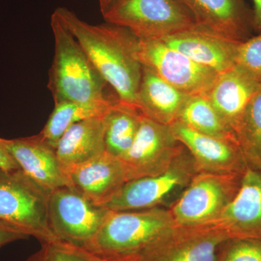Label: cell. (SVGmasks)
I'll list each match as a JSON object with an SVG mask.
<instances>
[{
	"instance_id": "4dcf8cb0",
	"label": "cell",
	"mask_w": 261,
	"mask_h": 261,
	"mask_svg": "<svg viewBox=\"0 0 261 261\" xmlns=\"http://www.w3.org/2000/svg\"><path fill=\"white\" fill-rule=\"evenodd\" d=\"M117 0H99V8L102 14H104Z\"/></svg>"
},
{
	"instance_id": "277c9868",
	"label": "cell",
	"mask_w": 261,
	"mask_h": 261,
	"mask_svg": "<svg viewBox=\"0 0 261 261\" xmlns=\"http://www.w3.org/2000/svg\"><path fill=\"white\" fill-rule=\"evenodd\" d=\"M49 194L21 169L0 168V221L41 244L61 240L48 222Z\"/></svg>"
},
{
	"instance_id": "44dd1931",
	"label": "cell",
	"mask_w": 261,
	"mask_h": 261,
	"mask_svg": "<svg viewBox=\"0 0 261 261\" xmlns=\"http://www.w3.org/2000/svg\"><path fill=\"white\" fill-rule=\"evenodd\" d=\"M142 113L134 105L117 100L104 116L106 152L121 159L132 147Z\"/></svg>"
},
{
	"instance_id": "3957f363",
	"label": "cell",
	"mask_w": 261,
	"mask_h": 261,
	"mask_svg": "<svg viewBox=\"0 0 261 261\" xmlns=\"http://www.w3.org/2000/svg\"><path fill=\"white\" fill-rule=\"evenodd\" d=\"M175 225L169 209L162 207L111 211L97 234L84 248L106 260L121 261Z\"/></svg>"
},
{
	"instance_id": "ffe728a7",
	"label": "cell",
	"mask_w": 261,
	"mask_h": 261,
	"mask_svg": "<svg viewBox=\"0 0 261 261\" xmlns=\"http://www.w3.org/2000/svg\"><path fill=\"white\" fill-rule=\"evenodd\" d=\"M104 116L75 123L62 136L56 149L65 171L106 152Z\"/></svg>"
},
{
	"instance_id": "6da1fadb",
	"label": "cell",
	"mask_w": 261,
	"mask_h": 261,
	"mask_svg": "<svg viewBox=\"0 0 261 261\" xmlns=\"http://www.w3.org/2000/svg\"><path fill=\"white\" fill-rule=\"evenodd\" d=\"M54 13L112 87L118 100L136 106L143 70L139 58V38L128 29L113 24L87 23L63 7Z\"/></svg>"
},
{
	"instance_id": "ac0fdd59",
	"label": "cell",
	"mask_w": 261,
	"mask_h": 261,
	"mask_svg": "<svg viewBox=\"0 0 261 261\" xmlns=\"http://www.w3.org/2000/svg\"><path fill=\"white\" fill-rule=\"evenodd\" d=\"M261 85L238 67L220 73L205 94L231 130Z\"/></svg>"
},
{
	"instance_id": "30bf717a",
	"label": "cell",
	"mask_w": 261,
	"mask_h": 261,
	"mask_svg": "<svg viewBox=\"0 0 261 261\" xmlns=\"http://www.w3.org/2000/svg\"><path fill=\"white\" fill-rule=\"evenodd\" d=\"M185 149L170 125L158 123L142 113L135 140L121 159L127 181L166 172Z\"/></svg>"
},
{
	"instance_id": "4fadbf2b",
	"label": "cell",
	"mask_w": 261,
	"mask_h": 261,
	"mask_svg": "<svg viewBox=\"0 0 261 261\" xmlns=\"http://www.w3.org/2000/svg\"><path fill=\"white\" fill-rule=\"evenodd\" d=\"M0 141L20 169L48 192L71 187L56 148L39 134L12 140L0 138Z\"/></svg>"
},
{
	"instance_id": "5b68a950",
	"label": "cell",
	"mask_w": 261,
	"mask_h": 261,
	"mask_svg": "<svg viewBox=\"0 0 261 261\" xmlns=\"http://www.w3.org/2000/svg\"><path fill=\"white\" fill-rule=\"evenodd\" d=\"M244 173L199 172L170 207L175 224L212 225L232 202Z\"/></svg>"
},
{
	"instance_id": "9a60e30c",
	"label": "cell",
	"mask_w": 261,
	"mask_h": 261,
	"mask_svg": "<svg viewBox=\"0 0 261 261\" xmlns=\"http://www.w3.org/2000/svg\"><path fill=\"white\" fill-rule=\"evenodd\" d=\"M197 25L223 37L245 42L252 37L253 14L245 0H179Z\"/></svg>"
},
{
	"instance_id": "4316f807",
	"label": "cell",
	"mask_w": 261,
	"mask_h": 261,
	"mask_svg": "<svg viewBox=\"0 0 261 261\" xmlns=\"http://www.w3.org/2000/svg\"><path fill=\"white\" fill-rule=\"evenodd\" d=\"M235 66L261 85V33L242 43Z\"/></svg>"
},
{
	"instance_id": "cb8c5ba5",
	"label": "cell",
	"mask_w": 261,
	"mask_h": 261,
	"mask_svg": "<svg viewBox=\"0 0 261 261\" xmlns=\"http://www.w3.org/2000/svg\"><path fill=\"white\" fill-rule=\"evenodd\" d=\"M247 167L261 168V87L233 129Z\"/></svg>"
},
{
	"instance_id": "603a6c76",
	"label": "cell",
	"mask_w": 261,
	"mask_h": 261,
	"mask_svg": "<svg viewBox=\"0 0 261 261\" xmlns=\"http://www.w3.org/2000/svg\"><path fill=\"white\" fill-rule=\"evenodd\" d=\"M177 121L204 135L237 140L231 128L223 120L209 99L202 94L188 97L180 111Z\"/></svg>"
},
{
	"instance_id": "5bb4252c",
	"label": "cell",
	"mask_w": 261,
	"mask_h": 261,
	"mask_svg": "<svg viewBox=\"0 0 261 261\" xmlns=\"http://www.w3.org/2000/svg\"><path fill=\"white\" fill-rule=\"evenodd\" d=\"M173 48L218 74L235 67L243 42L232 40L197 27L161 38Z\"/></svg>"
},
{
	"instance_id": "ba28073f",
	"label": "cell",
	"mask_w": 261,
	"mask_h": 261,
	"mask_svg": "<svg viewBox=\"0 0 261 261\" xmlns=\"http://www.w3.org/2000/svg\"><path fill=\"white\" fill-rule=\"evenodd\" d=\"M111 210L95 205L73 187L53 190L48 201V222L62 241L84 247L102 227Z\"/></svg>"
},
{
	"instance_id": "7402d4cb",
	"label": "cell",
	"mask_w": 261,
	"mask_h": 261,
	"mask_svg": "<svg viewBox=\"0 0 261 261\" xmlns=\"http://www.w3.org/2000/svg\"><path fill=\"white\" fill-rule=\"evenodd\" d=\"M116 101L105 99L86 102L56 103L39 135L56 148L58 141L70 126L84 120L104 116Z\"/></svg>"
},
{
	"instance_id": "2e32d148",
	"label": "cell",
	"mask_w": 261,
	"mask_h": 261,
	"mask_svg": "<svg viewBox=\"0 0 261 261\" xmlns=\"http://www.w3.org/2000/svg\"><path fill=\"white\" fill-rule=\"evenodd\" d=\"M212 225L228 239L261 240V168H247L236 197Z\"/></svg>"
},
{
	"instance_id": "f546056e",
	"label": "cell",
	"mask_w": 261,
	"mask_h": 261,
	"mask_svg": "<svg viewBox=\"0 0 261 261\" xmlns=\"http://www.w3.org/2000/svg\"><path fill=\"white\" fill-rule=\"evenodd\" d=\"M253 3V31L256 34L261 33V0H252Z\"/></svg>"
},
{
	"instance_id": "f1b7e54d",
	"label": "cell",
	"mask_w": 261,
	"mask_h": 261,
	"mask_svg": "<svg viewBox=\"0 0 261 261\" xmlns=\"http://www.w3.org/2000/svg\"><path fill=\"white\" fill-rule=\"evenodd\" d=\"M0 168L7 171L20 169L18 163L15 162L13 158L10 155L1 141H0Z\"/></svg>"
},
{
	"instance_id": "d4e9b609",
	"label": "cell",
	"mask_w": 261,
	"mask_h": 261,
	"mask_svg": "<svg viewBox=\"0 0 261 261\" xmlns=\"http://www.w3.org/2000/svg\"><path fill=\"white\" fill-rule=\"evenodd\" d=\"M27 261H110L84 247L58 240L42 243L41 248Z\"/></svg>"
},
{
	"instance_id": "83f0119b",
	"label": "cell",
	"mask_w": 261,
	"mask_h": 261,
	"mask_svg": "<svg viewBox=\"0 0 261 261\" xmlns=\"http://www.w3.org/2000/svg\"><path fill=\"white\" fill-rule=\"evenodd\" d=\"M28 238L29 236L25 233L3 221H0V247L17 240H24Z\"/></svg>"
},
{
	"instance_id": "7a4b0ae2",
	"label": "cell",
	"mask_w": 261,
	"mask_h": 261,
	"mask_svg": "<svg viewBox=\"0 0 261 261\" xmlns=\"http://www.w3.org/2000/svg\"><path fill=\"white\" fill-rule=\"evenodd\" d=\"M55 54L49 71L47 88L56 103L86 102L108 99V84L80 43L53 13L50 22Z\"/></svg>"
},
{
	"instance_id": "52a82bcc",
	"label": "cell",
	"mask_w": 261,
	"mask_h": 261,
	"mask_svg": "<svg viewBox=\"0 0 261 261\" xmlns=\"http://www.w3.org/2000/svg\"><path fill=\"white\" fill-rule=\"evenodd\" d=\"M226 233L213 225L168 228L135 255L121 261H217Z\"/></svg>"
},
{
	"instance_id": "8fae6325",
	"label": "cell",
	"mask_w": 261,
	"mask_h": 261,
	"mask_svg": "<svg viewBox=\"0 0 261 261\" xmlns=\"http://www.w3.org/2000/svg\"><path fill=\"white\" fill-rule=\"evenodd\" d=\"M138 53L144 67L187 95H205L219 75L159 39H139Z\"/></svg>"
},
{
	"instance_id": "e0dca14e",
	"label": "cell",
	"mask_w": 261,
	"mask_h": 261,
	"mask_svg": "<svg viewBox=\"0 0 261 261\" xmlns=\"http://www.w3.org/2000/svg\"><path fill=\"white\" fill-rule=\"evenodd\" d=\"M71 187L92 203L103 207L127 182L121 160L105 152L67 170Z\"/></svg>"
},
{
	"instance_id": "8992f818",
	"label": "cell",
	"mask_w": 261,
	"mask_h": 261,
	"mask_svg": "<svg viewBox=\"0 0 261 261\" xmlns=\"http://www.w3.org/2000/svg\"><path fill=\"white\" fill-rule=\"evenodd\" d=\"M102 16L140 39H161L198 27L179 0H117Z\"/></svg>"
},
{
	"instance_id": "484cf974",
	"label": "cell",
	"mask_w": 261,
	"mask_h": 261,
	"mask_svg": "<svg viewBox=\"0 0 261 261\" xmlns=\"http://www.w3.org/2000/svg\"><path fill=\"white\" fill-rule=\"evenodd\" d=\"M217 261H261V240L228 239L220 250Z\"/></svg>"
},
{
	"instance_id": "9c48e42d",
	"label": "cell",
	"mask_w": 261,
	"mask_h": 261,
	"mask_svg": "<svg viewBox=\"0 0 261 261\" xmlns=\"http://www.w3.org/2000/svg\"><path fill=\"white\" fill-rule=\"evenodd\" d=\"M197 173L193 159L185 148L166 172L127 181L103 207L114 211L161 207L174 194L183 192Z\"/></svg>"
},
{
	"instance_id": "7c38bea8",
	"label": "cell",
	"mask_w": 261,
	"mask_h": 261,
	"mask_svg": "<svg viewBox=\"0 0 261 261\" xmlns=\"http://www.w3.org/2000/svg\"><path fill=\"white\" fill-rule=\"evenodd\" d=\"M170 126L191 154L197 173H243L248 168L237 140L204 135L178 121Z\"/></svg>"
},
{
	"instance_id": "d6986e66",
	"label": "cell",
	"mask_w": 261,
	"mask_h": 261,
	"mask_svg": "<svg viewBox=\"0 0 261 261\" xmlns=\"http://www.w3.org/2000/svg\"><path fill=\"white\" fill-rule=\"evenodd\" d=\"M189 97L143 66L135 105L144 116L162 124H172Z\"/></svg>"
}]
</instances>
